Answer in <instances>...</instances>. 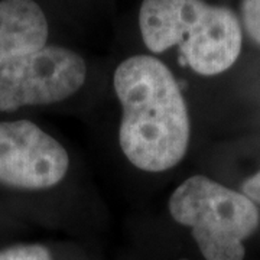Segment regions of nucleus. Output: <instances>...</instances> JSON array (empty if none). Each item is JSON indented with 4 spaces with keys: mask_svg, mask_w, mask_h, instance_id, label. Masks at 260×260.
<instances>
[{
    "mask_svg": "<svg viewBox=\"0 0 260 260\" xmlns=\"http://www.w3.org/2000/svg\"><path fill=\"white\" fill-rule=\"evenodd\" d=\"M113 84L123 110L120 148L130 164L146 172L179 164L189 143V117L167 65L153 56H130L117 67Z\"/></svg>",
    "mask_w": 260,
    "mask_h": 260,
    "instance_id": "nucleus-1",
    "label": "nucleus"
},
{
    "mask_svg": "<svg viewBox=\"0 0 260 260\" xmlns=\"http://www.w3.org/2000/svg\"><path fill=\"white\" fill-rule=\"evenodd\" d=\"M139 26L152 52L179 45L186 64L201 75L223 73L240 55L242 29L236 15L204 0H143Z\"/></svg>",
    "mask_w": 260,
    "mask_h": 260,
    "instance_id": "nucleus-2",
    "label": "nucleus"
},
{
    "mask_svg": "<svg viewBox=\"0 0 260 260\" xmlns=\"http://www.w3.org/2000/svg\"><path fill=\"white\" fill-rule=\"evenodd\" d=\"M169 213L177 223L191 227L205 260H243V242L259 227L257 207L203 175L188 178L169 198Z\"/></svg>",
    "mask_w": 260,
    "mask_h": 260,
    "instance_id": "nucleus-3",
    "label": "nucleus"
},
{
    "mask_svg": "<svg viewBox=\"0 0 260 260\" xmlns=\"http://www.w3.org/2000/svg\"><path fill=\"white\" fill-rule=\"evenodd\" d=\"M81 56L62 47H44L0 59V110L62 102L85 81Z\"/></svg>",
    "mask_w": 260,
    "mask_h": 260,
    "instance_id": "nucleus-4",
    "label": "nucleus"
},
{
    "mask_svg": "<svg viewBox=\"0 0 260 260\" xmlns=\"http://www.w3.org/2000/svg\"><path fill=\"white\" fill-rule=\"evenodd\" d=\"M68 164L67 150L32 121H0V184L47 189L64 179Z\"/></svg>",
    "mask_w": 260,
    "mask_h": 260,
    "instance_id": "nucleus-5",
    "label": "nucleus"
},
{
    "mask_svg": "<svg viewBox=\"0 0 260 260\" xmlns=\"http://www.w3.org/2000/svg\"><path fill=\"white\" fill-rule=\"evenodd\" d=\"M48 22L34 0L0 2V59L45 47Z\"/></svg>",
    "mask_w": 260,
    "mask_h": 260,
    "instance_id": "nucleus-6",
    "label": "nucleus"
},
{
    "mask_svg": "<svg viewBox=\"0 0 260 260\" xmlns=\"http://www.w3.org/2000/svg\"><path fill=\"white\" fill-rule=\"evenodd\" d=\"M0 260H52V257L47 247L41 244H25L0 250Z\"/></svg>",
    "mask_w": 260,
    "mask_h": 260,
    "instance_id": "nucleus-7",
    "label": "nucleus"
},
{
    "mask_svg": "<svg viewBox=\"0 0 260 260\" xmlns=\"http://www.w3.org/2000/svg\"><path fill=\"white\" fill-rule=\"evenodd\" d=\"M242 13L249 35L260 44V0H243Z\"/></svg>",
    "mask_w": 260,
    "mask_h": 260,
    "instance_id": "nucleus-8",
    "label": "nucleus"
},
{
    "mask_svg": "<svg viewBox=\"0 0 260 260\" xmlns=\"http://www.w3.org/2000/svg\"><path fill=\"white\" fill-rule=\"evenodd\" d=\"M243 192L247 198H250L251 201L260 203V172L256 174L254 177L249 178L243 184Z\"/></svg>",
    "mask_w": 260,
    "mask_h": 260,
    "instance_id": "nucleus-9",
    "label": "nucleus"
}]
</instances>
